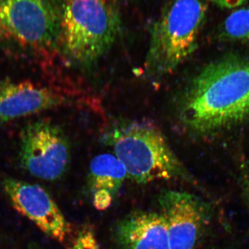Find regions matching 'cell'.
<instances>
[{
  "instance_id": "2",
  "label": "cell",
  "mask_w": 249,
  "mask_h": 249,
  "mask_svg": "<svg viewBox=\"0 0 249 249\" xmlns=\"http://www.w3.org/2000/svg\"><path fill=\"white\" fill-rule=\"evenodd\" d=\"M115 0H63L58 44L80 66L97 62L115 43L121 31Z\"/></svg>"
},
{
  "instance_id": "12",
  "label": "cell",
  "mask_w": 249,
  "mask_h": 249,
  "mask_svg": "<svg viewBox=\"0 0 249 249\" xmlns=\"http://www.w3.org/2000/svg\"><path fill=\"white\" fill-rule=\"evenodd\" d=\"M222 38L249 46V8L237 10L226 18L221 29Z\"/></svg>"
},
{
  "instance_id": "10",
  "label": "cell",
  "mask_w": 249,
  "mask_h": 249,
  "mask_svg": "<svg viewBox=\"0 0 249 249\" xmlns=\"http://www.w3.org/2000/svg\"><path fill=\"white\" fill-rule=\"evenodd\" d=\"M115 238L121 249H169L168 229L160 213L136 211L116 225Z\"/></svg>"
},
{
  "instance_id": "16",
  "label": "cell",
  "mask_w": 249,
  "mask_h": 249,
  "mask_svg": "<svg viewBox=\"0 0 249 249\" xmlns=\"http://www.w3.org/2000/svg\"><path fill=\"white\" fill-rule=\"evenodd\" d=\"M213 4L223 9H234L245 4L248 0H210Z\"/></svg>"
},
{
  "instance_id": "13",
  "label": "cell",
  "mask_w": 249,
  "mask_h": 249,
  "mask_svg": "<svg viewBox=\"0 0 249 249\" xmlns=\"http://www.w3.org/2000/svg\"><path fill=\"white\" fill-rule=\"evenodd\" d=\"M68 249H101L94 232L88 228L78 232Z\"/></svg>"
},
{
  "instance_id": "8",
  "label": "cell",
  "mask_w": 249,
  "mask_h": 249,
  "mask_svg": "<svg viewBox=\"0 0 249 249\" xmlns=\"http://www.w3.org/2000/svg\"><path fill=\"white\" fill-rule=\"evenodd\" d=\"M3 188L13 207L49 237L63 242L70 227L53 198L39 185L5 178Z\"/></svg>"
},
{
  "instance_id": "5",
  "label": "cell",
  "mask_w": 249,
  "mask_h": 249,
  "mask_svg": "<svg viewBox=\"0 0 249 249\" xmlns=\"http://www.w3.org/2000/svg\"><path fill=\"white\" fill-rule=\"evenodd\" d=\"M63 0H0V42L37 52L58 44Z\"/></svg>"
},
{
  "instance_id": "6",
  "label": "cell",
  "mask_w": 249,
  "mask_h": 249,
  "mask_svg": "<svg viewBox=\"0 0 249 249\" xmlns=\"http://www.w3.org/2000/svg\"><path fill=\"white\" fill-rule=\"evenodd\" d=\"M21 164L35 178L55 181L67 171L70 147L62 129L49 121L26 126L20 135Z\"/></svg>"
},
{
  "instance_id": "7",
  "label": "cell",
  "mask_w": 249,
  "mask_h": 249,
  "mask_svg": "<svg viewBox=\"0 0 249 249\" xmlns=\"http://www.w3.org/2000/svg\"><path fill=\"white\" fill-rule=\"evenodd\" d=\"M159 202L166 222L169 249H196L210 223L209 206L185 191L163 192Z\"/></svg>"
},
{
  "instance_id": "15",
  "label": "cell",
  "mask_w": 249,
  "mask_h": 249,
  "mask_svg": "<svg viewBox=\"0 0 249 249\" xmlns=\"http://www.w3.org/2000/svg\"><path fill=\"white\" fill-rule=\"evenodd\" d=\"M240 186L242 191V196L246 205L248 206L249 211V165L244 164L242 165L240 170Z\"/></svg>"
},
{
  "instance_id": "1",
  "label": "cell",
  "mask_w": 249,
  "mask_h": 249,
  "mask_svg": "<svg viewBox=\"0 0 249 249\" xmlns=\"http://www.w3.org/2000/svg\"><path fill=\"white\" fill-rule=\"evenodd\" d=\"M178 114L199 135L249 121V58L229 55L206 65L183 91Z\"/></svg>"
},
{
  "instance_id": "17",
  "label": "cell",
  "mask_w": 249,
  "mask_h": 249,
  "mask_svg": "<svg viewBox=\"0 0 249 249\" xmlns=\"http://www.w3.org/2000/svg\"><path fill=\"white\" fill-rule=\"evenodd\" d=\"M31 249H39L36 248V247H33L32 248H31Z\"/></svg>"
},
{
  "instance_id": "18",
  "label": "cell",
  "mask_w": 249,
  "mask_h": 249,
  "mask_svg": "<svg viewBox=\"0 0 249 249\" xmlns=\"http://www.w3.org/2000/svg\"><path fill=\"white\" fill-rule=\"evenodd\" d=\"M116 1H119V0H115Z\"/></svg>"
},
{
  "instance_id": "9",
  "label": "cell",
  "mask_w": 249,
  "mask_h": 249,
  "mask_svg": "<svg viewBox=\"0 0 249 249\" xmlns=\"http://www.w3.org/2000/svg\"><path fill=\"white\" fill-rule=\"evenodd\" d=\"M60 93L32 82L0 81V122H8L61 106Z\"/></svg>"
},
{
  "instance_id": "4",
  "label": "cell",
  "mask_w": 249,
  "mask_h": 249,
  "mask_svg": "<svg viewBox=\"0 0 249 249\" xmlns=\"http://www.w3.org/2000/svg\"><path fill=\"white\" fill-rule=\"evenodd\" d=\"M206 14L202 0H170L154 23L145 67L150 76L170 74L196 50Z\"/></svg>"
},
{
  "instance_id": "3",
  "label": "cell",
  "mask_w": 249,
  "mask_h": 249,
  "mask_svg": "<svg viewBox=\"0 0 249 249\" xmlns=\"http://www.w3.org/2000/svg\"><path fill=\"white\" fill-rule=\"evenodd\" d=\"M108 144L124 164L128 178L137 183L184 178L186 171L161 130L149 121H132L118 126Z\"/></svg>"
},
{
  "instance_id": "11",
  "label": "cell",
  "mask_w": 249,
  "mask_h": 249,
  "mask_svg": "<svg viewBox=\"0 0 249 249\" xmlns=\"http://www.w3.org/2000/svg\"><path fill=\"white\" fill-rule=\"evenodd\" d=\"M127 178L125 168L115 155L101 154L91 160L89 183L93 193L105 191L114 196Z\"/></svg>"
},
{
  "instance_id": "14",
  "label": "cell",
  "mask_w": 249,
  "mask_h": 249,
  "mask_svg": "<svg viewBox=\"0 0 249 249\" xmlns=\"http://www.w3.org/2000/svg\"><path fill=\"white\" fill-rule=\"evenodd\" d=\"M114 196L105 191L93 193V204L98 211H106L112 203Z\"/></svg>"
}]
</instances>
